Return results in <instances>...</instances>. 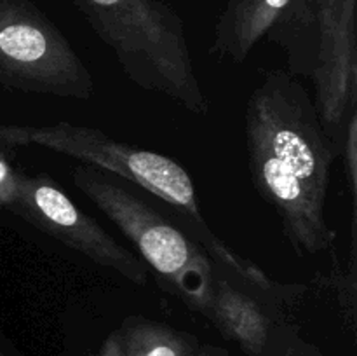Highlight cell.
Returning a JSON list of instances; mask_svg holds the SVG:
<instances>
[{"label": "cell", "instance_id": "3", "mask_svg": "<svg viewBox=\"0 0 357 356\" xmlns=\"http://www.w3.org/2000/svg\"><path fill=\"white\" fill-rule=\"evenodd\" d=\"M213 262L211 300L204 316L250 356H323L305 341L291 311L305 285L281 283L225 243L208 251Z\"/></svg>", "mask_w": 357, "mask_h": 356}, {"label": "cell", "instance_id": "2", "mask_svg": "<svg viewBox=\"0 0 357 356\" xmlns=\"http://www.w3.org/2000/svg\"><path fill=\"white\" fill-rule=\"evenodd\" d=\"M132 84L195 115L209 112L183 21L160 0H70Z\"/></svg>", "mask_w": 357, "mask_h": 356}, {"label": "cell", "instance_id": "1", "mask_svg": "<svg viewBox=\"0 0 357 356\" xmlns=\"http://www.w3.org/2000/svg\"><path fill=\"white\" fill-rule=\"evenodd\" d=\"M244 142L251 184L279 216L291 250L298 257L333 250L326 198L338 154L298 77L272 70L251 91Z\"/></svg>", "mask_w": 357, "mask_h": 356}, {"label": "cell", "instance_id": "6", "mask_svg": "<svg viewBox=\"0 0 357 356\" xmlns=\"http://www.w3.org/2000/svg\"><path fill=\"white\" fill-rule=\"evenodd\" d=\"M72 181L135 244L162 288L192 311L206 314L211 300L213 262L194 236L167 222L107 171L84 164L72 171Z\"/></svg>", "mask_w": 357, "mask_h": 356}, {"label": "cell", "instance_id": "12", "mask_svg": "<svg viewBox=\"0 0 357 356\" xmlns=\"http://www.w3.org/2000/svg\"><path fill=\"white\" fill-rule=\"evenodd\" d=\"M338 157L344 159V173H345V178H347L349 191H351L352 199H356V194H357V112L351 119H349L347 126H345Z\"/></svg>", "mask_w": 357, "mask_h": 356}, {"label": "cell", "instance_id": "7", "mask_svg": "<svg viewBox=\"0 0 357 356\" xmlns=\"http://www.w3.org/2000/svg\"><path fill=\"white\" fill-rule=\"evenodd\" d=\"M0 84L72 100L96 93L79 52L30 0H0Z\"/></svg>", "mask_w": 357, "mask_h": 356}, {"label": "cell", "instance_id": "4", "mask_svg": "<svg viewBox=\"0 0 357 356\" xmlns=\"http://www.w3.org/2000/svg\"><path fill=\"white\" fill-rule=\"evenodd\" d=\"M356 6L357 0H305L267 35L286 51L289 73L312 82L314 105L337 154L357 112Z\"/></svg>", "mask_w": 357, "mask_h": 356}, {"label": "cell", "instance_id": "13", "mask_svg": "<svg viewBox=\"0 0 357 356\" xmlns=\"http://www.w3.org/2000/svg\"><path fill=\"white\" fill-rule=\"evenodd\" d=\"M21 194V171H16L0 150V208L16 215Z\"/></svg>", "mask_w": 357, "mask_h": 356}, {"label": "cell", "instance_id": "14", "mask_svg": "<svg viewBox=\"0 0 357 356\" xmlns=\"http://www.w3.org/2000/svg\"><path fill=\"white\" fill-rule=\"evenodd\" d=\"M98 356H124V351H122V344H121V335H119V332H114V334L108 335L107 341H105L103 346H101Z\"/></svg>", "mask_w": 357, "mask_h": 356}, {"label": "cell", "instance_id": "9", "mask_svg": "<svg viewBox=\"0 0 357 356\" xmlns=\"http://www.w3.org/2000/svg\"><path fill=\"white\" fill-rule=\"evenodd\" d=\"M305 0H227L216 20L211 52L241 65L261 38Z\"/></svg>", "mask_w": 357, "mask_h": 356}, {"label": "cell", "instance_id": "11", "mask_svg": "<svg viewBox=\"0 0 357 356\" xmlns=\"http://www.w3.org/2000/svg\"><path fill=\"white\" fill-rule=\"evenodd\" d=\"M333 269L330 272L331 288L335 290L338 304L342 307L344 318L349 327L354 330L356 327V292H357V272H356V209L352 213L351 223V250H349L347 267L338 264L337 257H333Z\"/></svg>", "mask_w": 357, "mask_h": 356}, {"label": "cell", "instance_id": "10", "mask_svg": "<svg viewBox=\"0 0 357 356\" xmlns=\"http://www.w3.org/2000/svg\"><path fill=\"white\" fill-rule=\"evenodd\" d=\"M117 332L124 356H197L195 337L150 318H126Z\"/></svg>", "mask_w": 357, "mask_h": 356}, {"label": "cell", "instance_id": "5", "mask_svg": "<svg viewBox=\"0 0 357 356\" xmlns=\"http://www.w3.org/2000/svg\"><path fill=\"white\" fill-rule=\"evenodd\" d=\"M0 143L9 147H42L132 181L176 209L190 227V236L206 251L220 243V237L213 234L202 216L192 177L180 163L164 154L119 142L100 129L72 122L16 124L0 121Z\"/></svg>", "mask_w": 357, "mask_h": 356}, {"label": "cell", "instance_id": "8", "mask_svg": "<svg viewBox=\"0 0 357 356\" xmlns=\"http://www.w3.org/2000/svg\"><path fill=\"white\" fill-rule=\"evenodd\" d=\"M16 215L96 264L119 272L129 281L136 285L149 281V267L145 262L119 244L47 175L21 173Z\"/></svg>", "mask_w": 357, "mask_h": 356}, {"label": "cell", "instance_id": "15", "mask_svg": "<svg viewBox=\"0 0 357 356\" xmlns=\"http://www.w3.org/2000/svg\"><path fill=\"white\" fill-rule=\"evenodd\" d=\"M0 356H3V355H2V353H0Z\"/></svg>", "mask_w": 357, "mask_h": 356}]
</instances>
